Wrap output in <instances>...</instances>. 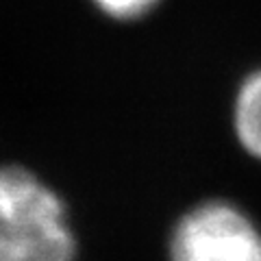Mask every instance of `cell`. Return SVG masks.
Instances as JSON below:
<instances>
[{"label":"cell","mask_w":261,"mask_h":261,"mask_svg":"<svg viewBox=\"0 0 261 261\" xmlns=\"http://www.w3.org/2000/svg\"><path fill=\"white\" fill-rule=\"evenodd\" d=\"M61 198L20 166L0 168V261H72Z\"/></svg>","instance_id":"1"},{"label":"cell","mask_w":261,"mask_h":261,"mask_svg":"<svg viewBox=\"0 0 261 261\" xmlns=\"http://www.w3.org/2000/svg\"><path fill=\"white\" fill-rule=\"evenodd\" d=\"M170 261H261V231L231 202H202L178 220Z\"/></svg>","instance_id":"2"},{"label":"cell","mask_w":261,"mask_h":261,"mask_svg":"<svg viewBox=\"0 0 261 261\" xmlns=\"http://www.w3.org/2000/svg\"><path fill=\"white\" fill-rule=\"evenodd\" d=\"M233 124L244 150L261 159V70L242 81L235 96Z\"/></svg>","instance_id":"3"},{"label":"cell","mask_w":261,"mask_h":261,"mask_svg":"<svg viewBox=\"0 0 261 261\" xmlns=\"http://www.w3.org/2000/svg\"><path fill=\"white\" fill-rule=\"evenodd\" d=\"M92 3L113 20H137L150 13L159 0H92Z\"/></svg>","instance_id":"4"}]
</instances>
